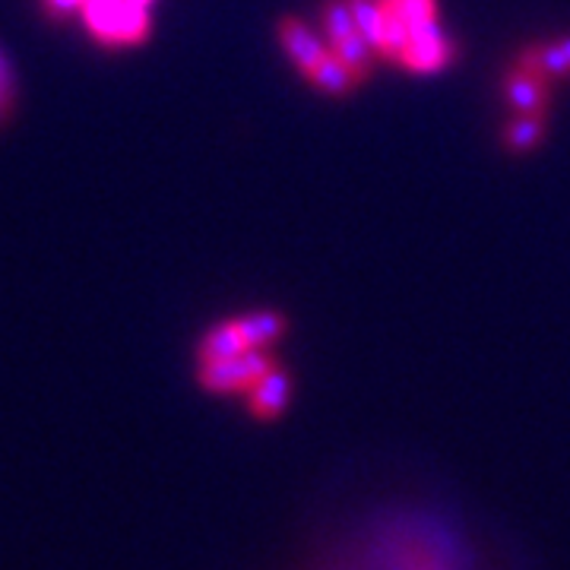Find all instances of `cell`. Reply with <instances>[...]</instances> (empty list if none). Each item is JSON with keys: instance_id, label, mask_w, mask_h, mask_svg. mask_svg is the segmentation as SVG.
<instances>
[{"instance_id": "cell-1", "label": "cell", "mask_w": 570, "mask_h": 570, "mask_svg": "<svg viewBox=\"0 0 570 570\" xmlns=\"http://www.w3.org/2000/svg\"><path fill=\"white\" fill-rule=\"evenodd\" d=\"M86 32L105 48H137L149 39V7L137 0H86L80 10Z\"/></svg>"}, {"instance_id": "cell-2", "label": "cell", "mask_w": 570, "mask_h": 570, "mask_svg": "<svg viewBox=\"0 0 570 570\" xmlns=\"http://www.w3.org/2000/svg\"><path fill=\"white\" fill-rule=\"evenodd\" d=\"M321 26H324L326 48L346 63L348 70L365 82L374 70L377 51L367 45V39L358 32V26L352 20L346 0H324L321 7Z\"/></svg>"}, {"instance_id": "cell-3", "label": "cell", "mask_w": 570, "mask_h": 570, "mask_svg": "<svg viewBox=\"0 0 570 570\" xmlns=\"http://www.w3.org/2000/svg\"><path fill=\"white\" fill-rule=\"evenodd\" d=\"M269 367H276V358L269 348H247L232 358L219 362H200L197 381L209 393H247Z\"/></svg>"}, {"instance_id": "cell-4", "label": "cell", "mask_w": 570, "mask_h": 570, "mask_svg": "<svg viewBox=\"0 0 570 570\" xmlns=\"http://www.w3.org/2000/svg\"><path fill=\"white\" fill-rule=\"evenodd\" d=\"M453 58H456V45L444 32L441 20H428L409 29V45L400 58V67L412 73H438L450 67Z\"/></svg>"}, {"instance_id": "cell-5", "label": "cell", "mask_w": 570, "mask_h": 570, "mask_svg": "<svg viewBox=\"0 0 570 570\" xmlns=\"http://www.w3.org/2000/svg\"><path fill=\"white\" fill-rule=\"evenodd\" d=\"M501 92H504V102L510 105L513 115H549L551 80H546L535 70L513 63V70L504 73Z\"/></svg>"}, {"instance_id": "cell-6", "label": "cell", "mask_w": 570, "mask_h": 570, "mask_svg": "<svg viewBox=\"0 0 570 570\" xmlns=\"http://www.w3.org/2000/svg\"><path fill=\"white\" fill-rule=\"evenodd\" d=\"M292 396V374L285 367H269L264 377L247 390V412L261 422L279 419Z\"/></svg>"}, {"instance_id": "cell-7", "label": "cell", "mask_w": 570, "mask_h": 570, "mask_svg": "<svg viewBox=\"0 0 570 570\" xmlns=\"http://www.w3.org/2000/svg\"><path fill=\"white\" fill-rule=\"evenodd\" d=\"M276 36H279V45H283V51L288 55V61L298 67L302 77H307L321 63L326 51H330L326 41L317 39L305 22L295 20V17H283L279 26H276Z\"/></svg>"}, {"instance_id": "cell-8", "label": "cell", "mask_w": 570, "mask_h": 570, "mask_svg": "<svg viewBox=\"0 0 570 570\" xmlns=\"http://www.w3.org/2000/svg\"><path fill=\"white\" fill-rule=\"evenodd\" d=\"M520 67L542 73L546 80H570V36L527 45L517 58Z\"/></svg>"}, {"instance_id": "cell-9", "label": "cell", "mask_w": 570, "mask_h": 570, "mask_svg": "<svg viewBox=\"0 0 570 570\" xmlns=\"http://www.w3.org/2000/svg\"><path fill=\"white\" fill-rule=\"evenodd\" d=\"M549 134V115H513V121L504 124L501 142L513 156H527Z\"/></svg>"}, {"instance_id": "cell-10", "label": "cell", "mask_w": 570, "mask_h": 570, "mask_svg": "<svg viewBox=\"0 0 570 570\" xmlns=\"http://www.w3.org/2000/svg\"><path fill=\"white\" fill-rule=\"evenodd\" d=\"M305 80L311 82L314 89H321L324 96H330V99H343V96H348V92L362 82L352 70H348L346 63L333 55V51H326L324 58H321V63L307 73Z\"/></svg>"}, {"instance_id": "cell-11", "label": "cell", "mask_w": 570, "mask_h": 570, "mask_svg": "<svg viewBox=\"0 0 570 570\" xmlns=\"http://www.w3.org/2000/svg\"><path fill=\"white\" fill-rule=\"evenodd\" d=\"M247 340L242 333L238 321H225V324H216L213 330H206L200 346H197V358L200 362H219V358H232L238 352H247Z\"/></svg>"}, {"instance_id": "cell-12", "label": "cell", "mask_w": 570, "mask_h": 570, "mask_svg": "<svg viewBox=\"0 0 570 570\" xmlns=\"http://www.w3.org/2000/svg\"><path fill=\"white\" fill-rule=\"evenodd\" d=\"M235 321L242 326L250 348H269L273 343H279L285 336V330H288V321L279 311H254V314L235 317Z\"/></svg>"}, {"instance_id": "cell-13", "label": "cell", "mask_w": 570, "mask_h": 570, "mask_svg": "<svg viewBox=\"0 0 570 570\" xmlns=\"http://www.w3.org/2000/svg\"><path fill=\"white\" fill-rule=\"evenodd\" d=\"M346 3L358 32L365 36L367 45L381 58V36H384V20H387V3L384 0H346Z\"/></svg>"}, {"instance_id": "cell-14", "label": "cell", "mask_w": 570, "mask_h": 570, "mask_svg": "<svg viewBox=\"0 0 570 570\" xmlns=\"http://www.w3.org/2000/svg\"><path fill=\"white\" fill-rule=\"evenodd\" d=\"M384 3L406 22L409 29L428 20H438V0H384Z\"/></svg>"}, {"instance_id": "cell-15", "label": "cell", "mask_w": 570, "mask_h": 570, "mask_svg": "<svg viewBox=\"0 0 570 570\" xmlns=\"http://www.w3.org/2000/svg\"><path fill=\"white\" fill-rule=\"evenodd\" d=\"M17 96H20V89H17L13 63H10V58H7L3 48H0V124L10 121V115H13V108H17Z\"/></svg>"}, {"instance_id": "cell-16", "label": "cell", "mask_w": 570, "mask_h": 570, "mask_svg": "<svg viewBox=\"0 0 570 570\" xmlns=\"http://www.w3.org/2000/svg\"><path fill=\"white\" fill-rule=\"evenodd\" d=\"M82 3H86V0H41L45 13L55 22H67L73 20V17H80Z\"/></svg>"}, {"instance_id": "cell-17", "label": "cell", "mask_w": 570, "mask_h": 570, "mask_svg": "<svg viewBox=\"0 0 570 570\" xmlns=\"http://www.w3.org/2000/svg\"><path fill=\"white\" fill-rule=\"evenodd\" d=\"M137 3H142V7H153V0H137Z\"/></svg>"}]
</instances>
